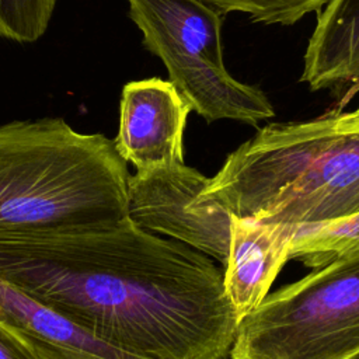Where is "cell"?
<instances>
[{
	"instance_id": "6da1fadb",
	"label": "cell",
	"mask_w": 359,
	"mask_h": 359,
	"mask_svg": "<svg viewBox=\"0 0 359 359\" xmlns=\"http://www.w3.org/2000/svg\"><path fill=\"white\" fill-rule=\"evenodd\" d=\"M0 278L142 359H227L240 323L206 254L115 223L0 230Z\"/></svg>"
},
{
	"instance_id": "7a4b0ae2",
	"label": "cell",
	"mask_w": 359,
	"mask_h": 359,
	"mask_svg": "<svg viewBox=\"0 0 359 359\" xmlns=\"http://www.w3.org/2000/svg\"><path fill=\"white\" fill-rule=\"evenodd\" d=\"M231 215L310 226L359 212V129L334 114L275 122L227 156L201 194Z\"/></svg>"
},
{
	"instance_id": "3957f363",
	"label": "cell",
	"mask_w": 359,
	"mask_h": 359,
	"mask_svg": "<svg viewBox=\"0 0 359 359\" xmlns=\"http://www.w3.org/2000/svg\"><path fill=\"white\" fill-rule=\"evenodd\" d=\"M128 163L102 133L62 118L0 125V230L98 226L128 217Z\"/></svg>"
},
{
	"instance_id": "277c9868",
	"label": "cell",
	"mask_w": 359,
	"mask_h": 359,
	"mask_svg": "<svg viewBox=\"0 0 359 359\" xmlns=\"http://www.w3.org/2000/svg\"><path fill=\"white\" fill-rule=\"evenodd\" d=\"M230 359H359V252L265 299L237 327Z\"/></svg>"
},
{
	"instance_id": "5b68a950",
	"label": "cell",
	"mask_w": 359,
	"mask_h": 359,
	"mask_svg": "<svg viewBox=\"0 0 359 359\" xmlns=\"http://www.w3.org/2000/svg\"><path fill=\"white\" fill-rule=\"evenodd\" d=\"M143 45L161 59L170 81L206 122L250 125L272 118L275 108L258 87L236 80L222 49L223 14L201 0H128Z\"/></svg>"
},
{
	"instance_id": "8992f818",
	"label": "cell",
	"mask_w": 359,
	"mask_h": 359,
	"mask_svg": "<svg viewBox=\"0 0 359 359\" xmlns=\"http://www.w3.org/2000/svg\"><path fill=\"white\" fill-rule=\"evenodd\" d=\"M208 182L185 163L136 171L128 182V216L143 230L178 240L224 266L231 213L201 198Z\"/></svg>"
},
{
	"instance_id": "52a82bcc",
	"label": "cell",
	"mask_w": 359,
	"mask_h": 359,
	"mask_svg": "<svg viewBox=\"0 0 359 359\" xmlns=\"http://www.w3.org/2000/svg\"><path fill=\"white\" fill-rule=\"evenodd\" d=\"M191 107L170 80L158 77L123 86L119 129L121 157L136 171L184 163V130Z\"/></svg>"
},
{
	"instance_id": "ba28073f",
	"label": "cell",
	"mask_w": 359,
	"mask_h": 359,
	"mask_svg": "<svg viewBox=\"0 0 359 359\" xmlns=\"http://www.w3.org/2000/svg\"><path fill=\"white\" fill-rule=\"evenodd\" d=\"M294 233L293 224L231 215L223 285L240 320L265 299L279 271L290 259Z\"/></svg>"
},
{
	"instance_id": "9c48e42d",
	"label": "cell",
	"mask_w": 359,
	"mask_h": 359,
	"mask_svg": "<svg viewBox=\"0 0 359 359\" xmlns=\"http://www.w3.org/2000/svg\"><path fill=\"white\" fill-rule=\"evenodd\" d=\"M0 327L36 359H142L94 337L3 278Z\"/></svg>"
},
{
	"instance_id": "30bf717a",
	"label": "cell",
	"mask_w": 359,
	"mask_h": 359,
	"mask_svg": "<svg viewBox=\"0 0 359 359\" xmlns=\"http://www.w3.org/2000/svg\"><path fill=\"white\" fill-rule=\"evenodd\" d=\"M309 39L302 81L313 91L341 90L359 93V0H328L317 11Z\"/></svg>"
},
{
	"instance_id": "8fae6325",
	"label": "cell",
	"mask_w": 359,
	"mask_h": 359,
	"mask_svg": "<svg viewBox=\"0 0 359 359\" xmlns=\"http://www.w3.org/2000/svg\"><path fill=\"white\" fill-rule=\"evenodd\" d=\"M355 252H359V212L332 222L296 226L289 258L317 268Z\"/></svg>"
},
{
	"instance_id": "7c38bea8",
	"label": "cell",
	"mask_w": 359,
	"mask_h": 359,
	"mask_svg": "<svg viewBox=\"0 0 359 359\" xmlns=\"http://www.w3.org/2000/svg\"><path fill=\"white\" fill-rule=\"evenodd\" d=\"M220 14L243 13L252 22L293 25L310 13L320 11L328 0H201Z\"/></svg>"
},
{
	"instance_id": "4fadbf2b",
	"label": "cell",
	"mask_w": 359,
	"mask_h": 359,
	"mask_svg": "<svg viewBox=\"0 0 359 359\" xmlns=\"http://www.w3.org/2000/svg\"><path fill=\"white\" fill-rule=\"evenodd\" d=\"M57 0H0V36L31 43L48 29Z\"/></svg>"
},
{
	"instance_id": "5bb4252c",
	"label": "cell",
	"mask_w": 359,
	"mask_h": 359,
	"mask_svg": "<svg viewBox=\"0 0 359 359\" xmlns=\"http://www.w3.org/2000/svg\"><path fill=\"white\" fill-rule=\"evenodd\" d=\"M0 359H36L18 339L0 327Z\"/></svg>"
},
{
	"instance_id": "9a60e30c",
	"label": "cell",
	"mask_w": 359,
	"mask_h": 359,
	"mask_svg": "<svg viewBox=\"0 0 359 359\" xmlns=\"http://www.w3.org/2000/svg\"><path fill=\"white\" fill-rule=\"evenodd\" d=\"M334 119L339 128L359 129V105L353 111L334 114Z\"/></svg>"
}]
</instances>
